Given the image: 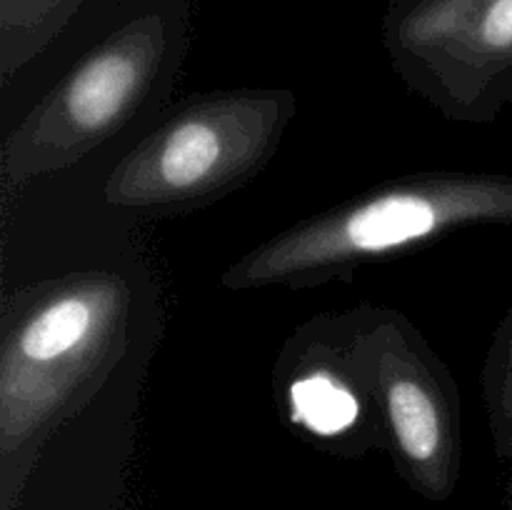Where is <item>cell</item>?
I'll list each match as a JSON object with an SVG mask.
<instances>
[{"mask_svg": "<svg viewBox=\"0 0 512 510\" xmlns=\"http://www.w3.org/2000/svg\"><path fill=\"white\" fill-rule=\"evenodd\" d=\"M350 363L380 410V435L405 483L445 500L460 478V418L455 388L413 325L375 310L345 340Z\"/></svg>", "mask_w": 512, "mask_h": 510, "instance_id": "obj_5", "label": "cell"}, {"mask_svg": "<svg viewBox=\"0 0 512 510\" xmlns=\"http://www.w3.org/2000/svg\"><path fill=\"white\" fill-rule=\"evenodd\" d=\"M403 3H410V0H385V8H388V5H403Z\"/></svg>", "mask_w": 512, "mask_h": 510, "instance_id": "obj_10", "label": "cell"}, {"mask_svg": "<svg viewBox=\"0 0 512 510\" xmlns=\"http://www.w3.org/2000/svg\"><path fill=\"white\" fill-rule=\"evenodd\" d=\"M128 0H0V73L10 78L73 30L113 23Z\"/></svg>", "mask_w": 512, "mask_h": 510, "instance_id": "obj_7", "label": "cell"}, {"mask_svg": "<svg viewBox=\"0 0 512 510\" xmlns=\"http://www.w3.org/2000/svg\"><path fill=\"white\" fill-rule=\"evenodd\" d=\"M395 73L440 113L490 123L512 108V0H410L380 25Z\"/></svg>", "mask_w": 512, "mask_h": 510, "instance_id": "obj_6", "label": "cell"}, {"mask_svg": "<svg viewBox=\"0 0 512 510\" xmlns=\"http://www.w3.org/2000/svg\"><path fill=\"white\" fill-rule=\"evenodd\" d=\"M485 405L495 453L512 465V310L498 330L485 365Z\"/></svg>", "mask_w": 512, "mask_h": 510, "instance_id": "obj_9", "label": "cell"}, {"mask_svg": "<svg viewBox=\"0 0 512 510\" xmlns=\"http://www.w3.org/2000/svg\"><path fill=\"white\" fill-rule=\"evenodd\" d=\"M130 288L73 273L8 298L0 335V510H15L50 435L108 380L128 345Z\"/></svg>", "mask_w": 512, "mask_h": 510, "instance_id": "obj_1", "label": "cell"}, {"mask_svg": "<svg viewBox=\"0 0 512 510\" xmlns=\"http://www.w3.org/2000/svg\"><path fill=\"white\" fill-rule=\"evenodd\" d=\"M360 385L363 380L350 363L348 348L343 350L340 365L325 360L305 365L288 388L293 420L320 438L348 433L360 413Z\"/></svg>", "mask_w": 512, "mask_h": 510, "instance_id": "obj_8", "label": "cell"}, {"mask_svg": "<svg viewBox=\"0 0 512 510\" xmlns=\"http://www.w3.org/2000/svg\"><path fill=\"white\" fill-rule=\"evenodd\" d=\"M508 223L512 175H410L285 228L235 260L220 283L230 290L320 285L458 230Z\"/></svg>", "mask_w": 512, "mask_h": 510, "instance_id": "obj_2", "label": "cell"}, {"mask_svg": "<svg viewBox=\"0 0 512 510\" xmlns=\"http://www.w3.org/2000/svg\"><path fill=\"white\" fill-rule=\"evenodd\" d=\"M508 510H512V478L508 483Z\"/></svg>", "mask_w": 512, "mask_h": 510, "instance_id": "obj_11", "label": "cell"}, {"mask_svg": "<svg viewBox=\"0 0 512 510\" xmlns=\"http://www.w3.org/2000/svg\"><path fill=\"white\" fill-rule=\"evenodd\" d=\"M293 115L290 90H228L190 100L115 165L105 200L148 215L213 203L270 163Z\"/></svg>", "mask_w": 512, "mask_h": 510, "instance_id": "obj_4", "label": "cell"}, {"mask_svg": "<svg viewBox=\"0 0 512 510\" xmlns=\"http://www.w3.org/2000/svg\"><path fill=\"white\" fill-rule=\"evenodd\" d=\"M190 0H128L3 145L5 188L58 173L113 138L180 60Z\"/></svg>", "mask_w": 512, "mask_h": 510, "instance_id": "obj_3", "label": "cell"}]
</instances>
